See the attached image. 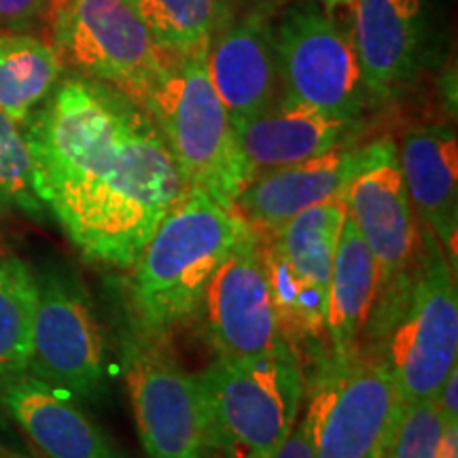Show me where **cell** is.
Instances as JSON below:
<instances>
[{"label":"cell","mask_w":458,"mask_h":458,"mask_svg":"<svg viewBox=\"0 0 458 458\" xmlns=\"http://www.w3.org/2000/svg\"><path fill=\"white\" fill-rule=\"evenodd\" d=\"M21 130L45 210L98 266L130 270L189 191L147 108L106 83L64 79Z\"/></svg>","instance_id":"1"},{"label":"cell","mask_w":458,"mask_h":458,"mask_svg":"<svg viewBox=\"0 0 458 458\" xmlns=\"http://www.w3.org/2000/svg\"><path fill=\"white\" fill-rule=\"evenodd\" d=\"M249 227L236 210L189 189L131 263V329L151 342H164L191 323L216 267Z\"/></svg>","instance_id":"2"},{"label":"cell","mask_w":458,"mask_h":458,"mask_svg":"<svg viewBox=\"0 0 458 458\" xmlns=\"http://www.w3.org/2000/svg\"><path fill=\"white\" fill-rule=\"evenodd\" d=\"M420 240L414 267L377 291L374 354L393 374L403 403L435 399L458 368L456 270L427 227Z\"/></svg>","instance_id":"3"},{"label":"cell","mask_w":458,"mask_h":458,"mask_svg":"<svg viewBox=\"0 0 458 458\" xmlns=\"http://www.w3.org/2000/svg\"><path fill=\"white\" fill-rule=\"evenodd\" d=\"M206 51L168 57L142 106L157 123L187 187L233 210L240 191L250 182V170L210 83Z\"/></svg>","instance_id":"4"},{"label":"cell","mask_w":458,"mask_h":458,"mask_svg":"<svg viewBox=\"0 0 458 458\" xmlns=\"http://www.w3.org/2000/svg\"><path fill=\"white\" fill-rule=\"evenodd\" d=\"M213 452L270 458L295 427L303 377L291 346L257 360L221 359L196 374Z\"/></svg>","instance_id":"5"},{"label":"cell","mask_w":458,"mask_h":458,"mask_svg":"<svg viewBox=\"0 0 458 458\" xmlns=\"http://www.w3.org/2000/svg\"><path fill=\"white\" fill-rule=\"evenodd\" d=\"M45 15L62 64L142 105L168 57L128 0H47Z\"/></svg>","instance_id":"6"},{"label":"cell","mask_w":458,"mask_h":458,"mask_svg":"<svg viewBox=\"0 0 458 458\" xmlns=\"http://www.w3.org/2000/svg\"><path fill=\"white\" fill-rule=\"evenodd\" d=\"M38 301L32 354L26 374L68 394L96 403L106 394V346L89 289L71 267L49 263L37 272Z\"/></svg>","instance_id":"7"},{"label":"cell","mask_w":458,"mask_h":458,"mask_svg":"<svg viewBox=\"0 0 458 458\" xmlns=\"http://www.w3.org/2000/svg\"><path fill=\"white\" fill-rule=\"evenodd\" d=\"M401 408L391 371L357 346L331 354L303 422L317 458H382Z\"/></svg>","instance_id":"8"},{"label":"cell","mask_w":458,"mask_h":458,"mask_svg":"<svg viewBox=\"0 0 458 458\" xmlns=\"http://www.w3.org/2000/svg\"><path fill=\"white\" fill-rule=\"evenodd\" d=\"M280 98L357 122L368 100L351 34L327 9H291L274 30Z\"/></svg>","instance_id":"9"},{"label":"cell","mask_w":458,"mask_h":458,"mask_svg":"<svg viewBox=\"0 0 458 458\" xmlns=\"http://www.w3.org/2000/svg\"><path fill=\"white\" fill-rule=\"evenodd\" d=\"M123 376L147 458H210L208 420L196 374H187L151 342L125 331Z\"/></svg>","instance_id":"10"},{"label":"cell","mask_w":458,"mask_h":458,"mask_svg":"<svg viewBox=\"0 0 458 458\" xmlns=\"http://www.w3.org/2000/svg\"><path fill=\"white\" fill-rule=\"evenodd\" d=\"M342 199L346 216L376 257L380 289L408 274L420 255V223L411 210L397 145L391 139L357 148Z\"/></svg>","instance_id":"11"},{"label":"cell","mask_w":458,"mask_h":458,"mask_svg":"<svg viewBox=\"0 0 458 458\" xmlns=\"http://www.w3.org/2000/svg\"><path fill=\"white\" fill-rule=\"evenodd\" d=\"M198 317L216 357L257 360L289 346L280 335L253 227L238 240L206 286Z\"/></svg>","instance_id":"12"},{"label":"cell","mask_w":458,"mask_h":458,"mask_svg":"<svg viewBox=\"0 0 458 458\" xmlns=\"http://www.w3.org/2000/svg\"><path fill=\"white\" fill-rule=\"evenodd\" d=\"M0 405L47 458H131L79 401L30 374L0 380Z\"/></svg>","instance_id":"13"},{"label":"cell","mask_w":458,"mask_h":458,"mask_svg":"<svg viewBox=\"0 0 458 458\" xmlns=\"http://www.w3.org/2000/svg\"><path fill=\"white\" fill-rule=\"evenodd\" d=\"M206 68L233 128L280 98L274 30L263 15L223 26L206 51Z\"/></svg>","instance_id":"14"},{"label":"cell","mask_w":458,"mask_h":458,"mask_svg":"<svg viewBox=\"0 0 458 458\" xmlns=\"http://www.w3.org/2000/svg\"><path fill=\"white\" fill-rule=\"evenodd\" d=\"M351 7V38L368 96L391 98L416 72L422 0H354Z\"/></svg>","instance_id":"15"},{"label":"cell","mask_w":458,"mask_h":458,"mask_svg":"<svg viewBox=\"0 0 458 458\" xmlns=\"http://www.w3.org/2000/svg\"><path fill=\"white\" fill-rule=\"evenodd\" d=\"M354 153L348 142L306 162L261 172L240 191L233 210L257 233L274 232L314 206L340 198Z\"/></svg>","instance_id":"16"},{"label":"cell","mask_w":458,"mask_h":458,"mask_svg":"<svg viewBox=\"0 0 458 458\" xmlns=\"http://www.w3.org/2000/svg\"><path fill=\"white\" fill-rule=\"evenodd\" d=\"M399 165L420 227L437 238L456 270L458 257V148L454 131L418 128L401 140Z\"/></svg>","instance_id":"17"},{"label":"cell","mask_w":458,"mask_h":458,"mask_svg":"<svg viewBox=\"0 0 458 458\" xmlns=\"http://www.w3.org/2000/svg\"><path fill=\"white\" fill-rule=\"evenodd\" d=\"M354 123L357 122L278 98L233 130L250 179H255L261 172L306 162L348 145Z\"/></svg>","instance_id":"18"},{"label":"cell","mask_w":458,"mask_h":458,"mask_svg":"<svg viewBox=\"0 0 458 458\" xmlns=\"http://www.w3.org/2000/svg\"><path fill=\"white\" fill-rule=\"evenodd\" d=\"M377 289L380 267L376 257L346 216L337 240L325 308V335L331 344V354L357 348L360 331L374 312Z\"/></svg>","instance_id":"19"},{"label":"cell","mask_w":458,"mask_h":458,"mask_svg":"<svg viewBox=\"0 0 458 458\" xmlns=\"http://www.w3.org/2000/svg\"><path fill=\"white\" fill-rule=\"evenodd\" d=\"M62 71L51 43L20 30L0 34V113L24 128L60 83Z\"/></svg>","instance_id":"20"},{"label":"cell","mask_w":458,"mask_h":458,"mask_svg":"<svg viewBox=\"0 0 458 458\" xmlns=\"http://www.w3.org/2000/svg\"><path fill=\"white\" fill-rule=\"evenodd\" d=\"M165 57L208 49L227 24L229 0H128Z\"/></svg>","instance_id":"21"},{"label":"cell","mask_w":458,"mask_h":458,"mask_svg":"<svg viewBox=\"0 0 458 458\" xmlns=\"http://www.w3.org/2000/svg\"><path fill=\"white\" fill-rule=\"evenodd\" d=\"M37 301V272L0 250V380L28 371Z\"/></svg>","instance_id":"22"},{"label":"cell","mask_w":458,"mask_h":458,"mask_svg":"<svg viewBox=\"0 0 458 458\" xmlns=\"http://www.w3.org/2000/svg\"><path fill=\"white\" fill-rule=\"evenodd\" d=\"M9 215L43 221L47 210L38 198L24 130L0 113V216Z\"/></svg>","instance_id":"23"},{"label":"cell","mask_w":458,"mask_h":458,"mask_svg":"<svg viewBox=\"0 0 458 458\" xmlns=\"http://www.w3.org/2000/svg\"><path fill=\"white\" fill-rule=\"evenodd\" d=\"M445 428L435 399L403 403L382 458H437Z\"/></svg>","instance_id":"24"},{"label":"cell","mask_w":458,"mask_h":458,"mask_svg":"<svg viewBox=\"0 0 458 458\" xmlns=\"http://www.w3.org/2000/svg\"><path fill=\"white\" fill-rule=\"evenodd\" d=\"M47 11V0H0V24L21 30Z\"/></svg>","instance_id":"25"},{"label":"cell","mask_w":458,"mask_h":458,"mask_svg":"<svg viewBox=\"0 0 458 458\" xmlns=\"http://www.w3.org/2000/svg\"><path fill=\"white\" fill-rule=\"evenodd\" d=\"M270 458H317V450H314V444L303 418L295 422V427L291 428V433L286 435L284 442L274 450V454Z\"/></svg>","instance_id":"26"},{"label":"cell","mask_w":458,"mask_h":458,"mask_svg":"<svg viewBox=\"0 0 458 458\" xmlns=\"http://www.w3.org/2000/svg\"><path fill=\"white\" fill-rule=\"evenodd\" d=\"M435 403H437L439 411H442L445 425L458 422V368L452 369V374L445 377L437 397H435Z\"/></svg>","instance_id":"27"},{"label":"cell","mask_w":458,"mask_h":458,"mask_svg":"<svg viewBox=\"0 0 458 458\" xmlns=\"http://www.w3.org/2000/svg\"><path fill=\"white\" fill-rule=\"evenodd\" d=\"M437 458H458V422L445 425L442 439H439Z\"/></svg>","instance_id":"28"},{"label":"cell","mask_w":458,"mask_h":458,"mask_svg":"<svg viewBox=\"0 0 458 458\" xmlns=\"http://www.w3.org/2000/svg\"><path fill=\"white\" fill-rule=\"evenodd\" d=\"M323 3V7L331 11V9H337V7H351L354 0H320Z\"/></svg>","instance_id":"29"},{"label":"cell","mask_w":458,"mask_h":458,"mask_svg":"<svg viewBox=\"0 0 458 458\" xmlns=\"http://www.w3.org/2000/svg\"><path fill=\"white\" fill-rule=\"evenodd\" d=\"M0 458H24V456H17V454H11V452H0Z\"/></svg>","instance_id":"30"},{"label":"cell","mask_w":458,"mask_h":458,"mask_svg":"<svg viewBox=\"0 0 458 458\" xmlns=\"http://www.w3.org/2000/svg\"><path fill=\"white\" fill-rule=\"evenodd\" d=\"M223 458H229V456H223Z\"/></svg>","instance_id":"31"}]
</instances>
